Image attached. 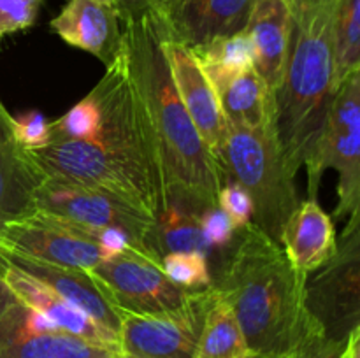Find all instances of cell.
<instances>
[{"instance_id": "cell-3", "label": "cell", "mask_w": 360, "mask_h": 358, "mask_svg": "<svg viewBox=\"0 0 360 358\" xmlns=\"http://www.w3.org/2000/svg\"><path fill=\"white\" fill-rule=\"evenodd\" d=\"M122 39L157 135L164 193L179 192L206 207L217 206L224 185L220 165L179 98L153 16H123Z\"/></svg>"}, {"instance_id": "cell-32", "label": "cell", "mask_w": 360, "mask_h": 358, "mask_svg": "<svg viewBox=\"0 0 360 358\" xmlns=\"http://www.w3.org/2000/svg\"><path fill=\"white\" fill-rule=\"evenodd\" d=\"M171 0H123L122 16H137L143 13H158L164 9Z\"/></svg>"}, {"instance_id": "cell-2", "label": "cell", "mask_w": 360, "mask_h": 358, "mask_svg": "<svg viewBox=\"0 0 360 358\" xmlns=\"http://www.w3.org/2000/svg\"><path fill=\"white\" fill-rule=\"evenodd\" d=\"M306 277L255 225L239 228L213 286L231 305L253 358H281L323 333L306 309Z\"/></svg>"}, {"instance_id": "cell-17", "label": "cell", "mask_w": 360, "mask_h": 358, "mask_svg": "<svg viewBox=\"0 0 360 358\" xmlns=\"http://www.w3.org/2000/svg\"><path fill=\"white\" fill-rule=\"evenodd\" d=\"M0 276L18 297L23 298L32 309L41 312L46 319L55 323L63 332L79 337L98 347H104V350L122 353L118 336L115 332L91 319L86 312L77 309L76 305L69 304L65 298L60 297L56 291L32 277L30 274L23 272L13 263L0 258Z\"/></svg>"}, {"instance_id": "cell-26", "label": "cell", "mask_w": 360, "mask_h": 358, "mask_svg": "<svg viewBox=\"0 0 360 358\" xmlns=\"http://www.w3.org/2000/svg\"><path fill=\"white\" fill-rule=\"evenodd\" d=\"M160 265L165 276L185 290H202V288L213 284L210 262L200 253H167V255L162 256Z\"/></svg>"}, {"instance_id": "cell-14", "label": "cell", "mask_w": 360, "mask_h": 358, "mask_svg": "<svg viewBox=\"0 0 360 358\" xmlns=\"http://www.w3.org/2000/svg\"><path fill=\"white\" fill-rule=\"evenodd\" d=\"M162 48L179 98L192 118L197 132L218 161L227 140L229 123L221 111L217 90L207 79L192 48L164 37Z\"/></svg>"}, {"instance_id": "cell-5", "label": "cell", "mask_w": 360, "mask_h": 358, "mask_svg": "<svg viewBox=\"0 0 360 358\" xmlns=\"http://www.w3.org/2000/svg\"><path fill=\"white\" fill-rule=\"evenodd\" d=\"M218 165L224 183H236L252 199V223L280 244L299 199L274 125L259 130L229 125Z\"/></svg>"}, {"instance_id": "cell-9", "label": "cell", "mask_w": 360, "mask_h": 358, "mask_svg": "<svg viewBox=\"0 0 360 358\" xmlns=\"http://www.w3.org/2000/svg\"><path fill=\"white\" fill-rule=\"evenodd\" d=\"M214 286L193 290L179 307L151 314L120 311V351L130 358H195Z\"/></svg>"}, {"instance_id": "cell-7", "label": "cell", "mask_w": 360, "mask_h": 358, "mask_svg": "<svg viewBox=\"0 0 360 358\" xmlns=\"http://www.w3.org/2000/svg\"><path fill=\"white\" fill-rule=\"evenodd\" d=\"M35 209L94 228H118L134 248L158 260L153 248L155 218L134 204L95 186L46 175L34 193Z\"/></svg>"}, {"instance_id": "cell-4", "label": "cell", "mask_w": 360, "mask_h": 358, "mask_svg": "<svg viewBox=\"0 0 360 358\" xmlns=\"http://www.w3.org/2000/svg\"><path fill=\"white\" fill-rule=\"evenodd\" d=\"M290 35L274 98V128L292 175L313 157L336 95L333 25L338 0H288Z\"/></svg>"}, {"instance_id": "cell-15", "label": "cell", "mask_w": 360, "mask_h": 358, "mask_svg": "<svg viewBox=\"0 0 360 358\" xmlns=\"http://www.w3.org/2000/svg\"><path fill=\"white\" fill-rule=\"evenodd\" d=\"M0 258L13 263L23 272L30 274L32 277L51 288L62 298H65L69 304L76 305L77 309L86 312L91 319L118 336L120 309L112 304L111 298L95 281L90 270L42 262V260L32 258V256L14 251L2 244H0Z\"/></svg>"}, {"instance_id": "cell-20", "label": "cell", "mask_w": 360, "mask_h": 358, "mask_svg": "<svg viewBox=\"0 0 360 358\" xmlns=\"http://www.w3.org/2000/svg\"><path fill=\"white\" fill-rule=\"evenodd\" d=\"M204 209L207 207L185 193H164V204L153 225V248L158 258L162 260L167 253H200L210 262L211 274L217 272L220 258L206 241L200 227V213Z\"/></svg>"}, {"instance_id": "cell-19", "label": "cell", "mask_w": 360, "mask_h": 358, "mask_svg": "<svg viewBox=\"0 0 360 358\" xmlns=\"http://www.w3.org/2000/svg\"><path fill=\"white\" fill-rule=\"evenodd\" d=\"M280 244L295 269L311 274L336 253V225L315 199H306L285 223Z\"/></svg>"}, {"instance_id": "cell-1", "label": "cell", "mask_w": 360, "mask_h": 358, "mask_svg": "<svg viewBox=\"0 0 360 358\" xmlns=\"http://www.w3.org/2000/svg\"><path fill=\"white\" fill-rule=\"evenodd\" d=\"M90 95L98 107L90 140H56L28 154L44 175L95 186L157 218L164 204L160 153L123 39Z\"/></svg>"}, {"instance_id": "cell-10", "label": "cell", "mask_w": 360, "mask_h": 358, "mask_svg": "<svg viewBox=\"0 0 360 358\" xmlns=\"http://www.w3.org/2000/svg\"><path fill=\"white\" fill-rule=\"evenodd\" d=\"M0 358H130L63 332L0 276Z\"/></svg>"}, {"instance_id": "cell-33", "label": "cell", "mask_w": 360, "mask_h": 358, "mask_svg": "<svg viewBox=\"0 0 360 358\" xmlns=\"http://www.w3.org/2000/svg\"><path fill=\"white\" fill-rule=\"evenodd\" d=\"M341 358H360V326L352 330L347 337Z\"/></svg>"}, {"instance_id": "cell-16", "label": "cell", "mask_w": 360, "mask_h": 358, "mask_svg": "<svg viewBox=\"0 0 360 358\" xmlns=\"http://www.w3.org/2000/svg\"><path fill=\"white\" fill-rule=\"evenodd\" d=\"M122 7L115 0H69L49 27L63 42L109 65L122 46Z\"/></svg>"}, {"instance_id": "cell-29", "label": "cell", "mask_w": 360, "mask_h": 358, "mask_svg": "<svg viewBox=\"0 0 360 358\" xmlns=\"http://www.w3.org/2000/svg\"><path fill=\"white\" fill-rule=\"evenodd\" d=\"M13 130L18 144L27 151L42 150L51 142L49 121L39 111L13 118Z\"/></svg>"}, {"instance_id": "cell-11", "label": "cell", "mask_w": 360, "mask_h": 358, "mask_svg": "<svg viewBox=\"0 0 360 358\" xmlns=\"http://www.w3.org/2000/svg\"><path fill=\"white\" fill-rule=\"evenodd\" d=\"M112 304L125 312L151 314L179 307L193 290H185L165 276L160 262L137 248H129L90 269Z\"/></svg>"}, {"instance_id": "cell-13", "label": "cell", "mask_w": 360, "mask_h": 358, "mask_svg": "<svg viewBox=\"0 0 360 358\" xmlns=\"http://www.w3.org/2000/svg\"><path fill=\"white\" fill-rule=\"evenodd\" d=\"M255 0H171L158 13H150L160 35L188 48L246 28Z\"/></svg>"}, {"instance_id": "cell-30", "label": "cell", "mask_w": 360, "mask_h": 358, "mask_svg": "<svg viewBox=\"0 0 360 358\" xmlns=\"http://www.w3.org/2000/svg\"><path fill=\"white\" fill-rule=\"evenodd\" d=\"M217 206L224 211L232 221L236 228H243L252 223L253 216V204L248 193L236 183H224L218 192Z\"/></svg>"}, {"instance_id": "cell-12", "label": "cell", "mask_w": 360, "mask_h": 358, "mask_svg": "<svg viewBox=\"0 0 360 358\" xmlns=\"http://www.w3.org/2000/svg\"><path fill=\"white\" fill-rule=\"evenodd\" d=\"M98 232L101 228L35 209L4 225L0 228V244L42 262L90 270L102 262Z\"/></svg>"}, {"instance_id": "cell-8", "label": "cell", "mask_w": 360, "mask_h": 358, "mask_svg": "<svg viewBox=\"0 0 360 358\" xmlns=\"http://www.w3.org/2000/svg\"><path fill=\"white\" fill-rule=\"evenodd\" d=\"M306 309L333 340H347L360 326V214L348 216L336 253L320 269L308 274Z\"/></svg>"}, {"instance_id": "cell-21", "label": "cell", "mask_w": 360, "mask_h": 358, "mask_svg": "<svg viewBox=\"0 0 360 358\" xmlns=\"http://www.w3.org/2000/svg\"><path fill=\"white\" fill-rule=\"evenodd\" d=\"M245 32L253 44V67L274 93L283 74L290 35L288 0H255Z\"/></svg>"}, {"instance_id": "cell-22", "label": "cell", "mask_w": 360, "mask_h": 358, "mask_svg": "<svg viewBox=\"0 0 360 358\" xmlns=\"http://www.w3.org/2000/svg\"><path fill=\"white\" fill-rule=\"evenodd\" d=\"M214 90L231 126L259 130L274 125L273 91L255 67L236 74Z\"/></svg>"}, {"instance_id": "cell-28", "label": "cell", "mask_w": 360, "mask_h": 358, "mask_svg": "<svg viewBox=\"0 0 360 358\" xmlns=\"http://www.w3.org/2000/svg\"><path fill=\"white\" fill-rule=\"evenodd\" d=\"M42 4L44 0H0V39L34 27Z\"/></svg>"}, {"instance_id": "cell-6", "label": "cell", "mask_w": 360, "mask_h": 358, "mask_svg": "<svg viewBox=\"0 0 360 358\" xmlns=\"http://www.w3.org/2000/svg\"><path fill=\"white\" fill-rule=\"evenodd\" d=\"M308 195L315 199L327 168L338 181V207L334 218H348L360 207V70L350 74L333 98L322 135L313 157L306 161Z\"/></svg>"}, {"instance_id": "cell-34", "label": "cell", "mask_w": 360, "mask_h": 358, "mask_svg": "<svg viewBox=\"0 0 360 358\" xmlns=\"http://www.w3.org/2000/svg\"><path fill=\"white\" fill-rule=\"evenodd\" d=\"M115 2H118V4H120V6H122V2H123V0H115Z\"/></svg>"}, {"instance_id": "cell-23", "label": "cell", "mask_w": 360, "mask_h": 358, "mask_svg": "<svg viewBox=\"0 0 360 358\" xmlns=\"http://www.w3.org/2000/svg\"><path fill=\"white\" fill-rule=\"evenodd\" d=\"M195 358H253L236 314L218 291L206 312Z\"/></svg>"}, {"instance_id": "cell-31", "label": "cell", "mask_w": 360, "mask_h": 358, "mask_svg": "<svg viewBox=\"0 0 360 358\" xmlns=\"http://www.w3.org/2000/svg\"><path fill=\"white\" fill-rule=\"evenodd\" d=\"M345 343L347 340H333L323 333H316L281 358H341Z\"/></svg>"}, {"instance_id": "cell-18", "label": "cell", "mask_w": 360, "mask_h": 358, "mask_svg": "<svg viewBox=\"0 0 360 358\" xmlns=\"http://www.w3.org/2000/svg\"><path fill=\"white\" fill-rule=\"evenodd\" d=\"M44 178L28 151L18 144L13 116L0 100V228L34 213V193Z\"/></svg>"}, {"instance_id": "cell-25", "label": "cell", "mask_w": 360, "mask_h": 358, "mask_svg": "<svg viewBox=\"0 0 360 358\" xmlns=\"http://www.w3.org/2000/svg\"><path fill=\"white\" fill-rule=\"evenodd\" d=\"M336 88L360 70V0H338L333 25Z\"/></svg>"}, {"instance_id": "cell-27", "label": "cell", "mask_w": 360, "mask_h": 358, "mask_svg": "<svg viewBox=\"0 0 360 358\" xmlns=\"http://www.w3.org/2000/svg\"><path fill=\"white\" fill-rule=\"evenodd\" d=\"M200 227H202V234L206 237V241L210 242V246L214 249L218 258H220L221 265L225 255H227V251L234 244L238 228L232 225L227 214L218 206L207 207V209H204L200 213Z\"/></svg>"}, {"instance_id": "cell-24", "label": "cell", "mask_w": 360, "mask_h": 358, "mask_svg": "<svg viewBox=\"0 0 360 358\" xmlns=\"http://www.w3.org/2000/svg\"><path fill=\"white\" fill-rule=\"evenodd\" d=\"M213 88L253 67V44L245 30L192 48Z\"/></svg>"}]
</instances>
